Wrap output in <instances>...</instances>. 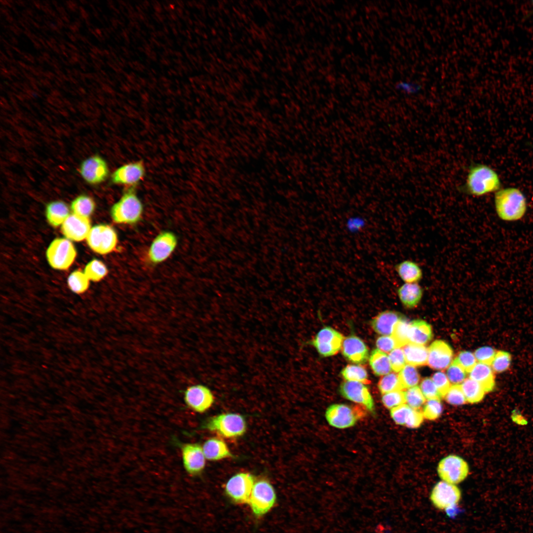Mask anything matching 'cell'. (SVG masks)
I'll return each mask as SVG.
<instances>
[{
	"instance_id": "bcb514c9",
	"label": "cell",
	"mask_w": 533,
	"mask_h": 533,
	"mask_svg": "<svg viewBox=\"0 0 533 533\" xmlns=\"http://www.w3.org/2000/svg\"><path fill=\"white\" fill-rule=\"evenodd\" d=\"M391 368L395 372H400L406 365V361L403 349L396 348L389 355Z\"/></svg>"
},
{
	"instance_id": "d6986e66",
	"label": "cell",
	"mask_w": 533,
	"mask_h": 533,
	"mask_svg": "<svg viewBox=\"0 0 533 533\" xmlns=\"http://www.w3.org/2000/svg\"><path fill=\"white\" fill-rule=\"evenodd\" d=\"M88 218L76 214L70 215L62 225L61 230L68 239L80 241L86 238L90 231Z\"/></svg>"
},
{
	"instance_id": "8992f818",
	"label": "cell",
	"mask_w": 533,
	"mask_h": 533,
	"mask_svg": "<svg viewBox=\"0 0 533 533\" xmlns=\"http://www.w3.org/2000/svg\"><path fill=\"white\" fill-rule=\"evenodd\" d=\"M363 407H352L343 404H334L329 406L326 412L325 418L329 424L333 427L344 429L351 427L365 415Z\"/></svg>"
},
{
	"instance_id": "4dcf8cb0",
	"label": "cell",
	"mask_w": 533,
	"mask_h": 533,
	"mask_svg": "<svg viewBox=\"0 0 533 533\" xmlns=\"http://www.w3.org/2000/svg\"><path fill=\"white\" fill-rule=\"evenodd\" d=\"M461 387L466 402L469 403L474 404L481 402L486 393L484 388L479 383L470 378L466 379L461 383Z\"/></svg>"
},
{
	"instance_id": "1f68e13d",
	"label": "cell",
	"mask_w": 533,
	"mask_h": 533,
	"mask_svg": "<svg viewBox=\"0 0 533 533\" xmlns=\"http://www.w3.org/2000/svg\"><path fill=\"white\" fill-rule=\"evenodd\" d=\"M95 207V203L93 198L85 194L76 197L71 204L73 214L87 218L93 213Z\"/></svg>"
},
{
	"instance_id": "d590c367",
	"label": "cell",
	"mask_w": 533,
	"mask_h": 533,
	"mask_svg": "<svg viewBox=\"0 0 533 533\" xmlns=\"http://www.w3.org/2000/svg\"><path fill=\"white\" fill-rule=\"evenodd\" d=\"M411 322L404 317L395 325L392 336L395 340L398 348L404 346L408 343L409 331Z\"/></svg>"
},
{
	"instance_id": "f1b7e54d",
	"label": "cell",
	"mask_w": 533,
	"mask_h": 533,
	"mask_svg": "<svg viewBox=\"0 0 533 533\" xmlns=\"http://www.w3.org/2000/svg\"><path fill=\"white\" fill-rule=\"evenodd\" d=\"M403 350L408 364L419 366L427 364L428 349L424 345L408 343Z\"/></svg>"
},
{
	"instance_id": "d6a6232c",
	"label": "cell",
	"mask_w": 533,
	"mask_h": 533,
	"mask_svg": "<svg viewBox=\"0 0 533 533\" xmlns=\"http://www.w3.org/2000/svg\"><path fill=\"white\" fill-rule=\"evenodd\" d=\"M108 270L106 265L101 261L94 259L88 263L85 267L84 273L89 279L93 281H99L108 274Z\"/></svg>"
},
{
	"instance_id": "d4e9b609",
	"label": "cell",
	"mask_w": 533,
	"mask_h": 533,
	"mask_svg": "<svg viewBox=\"0 0 533 533\" xmlns=\"http://www.w3.org/2000/svg\"><path fill=\"white\" fill-rule=\"evenodd\" d=\"M469 378L479 383L486 393L493 391L495 388V376L490 365L479 362L476 363L469 373Z\"/></svg>"
},
{
	"instance_id": "7c38bea8",
	"label": "cell",
	"mask_w": 533,
	"mask_h": 533,
	"mask_svg": "<svg viewBox=\"0 0 533 533\" xmlns=\"http://www.w3.org/2000/svg\"><path fill=\"white\" fill-rule=\"evenodd\" d=\"M177 238L171 231H165L158 234L152 242L148 252L150 261L158 264L167 260L175 250Z\"/></svg>"
},
{
	"instance_id": "2e32d148",
	"label": "cell",
	"mask_w": 533,
	"mask_h": 533,
	"mask_svg": "<svg viewBox=\"0 0 533 533\" xmlns=\"http://www.w3.org/2000/svg\"><path fill=\"white\" fill-rule=\"evenodd\" d=\"M179 446L186 472L191 476L201 473L205 468L206 459L202 446L197 443L180 444Z\"/></svg>"
},
{
	"instance_id": "7bdbcfd3",
	"label": "cell",
	"mask_w": 533,
	"mask_h": 533,
	"mask_svg": "<svg viewBox=\"0 0 533 533\" xmlns=\"http://www.w3.org/2000/svg\"><path fill=\"white\" fill-rule=\"evenodd\" d=\"M383 405L391 409L399 405L405 404L404 391L396 390L383 394L381 398Z\"/></svg>"
},
{
	"instance_id": "f5cc1de1",
	"label": "cell",
	"mask_w": 533,
	"mask_h": 533,
	"mask_svg": "<svg viewBox=\"0 0 533 533\" xmlns=\"http://www.w3.org/2000/svg\"><path fill=\"white\" fill-rule=\"evenodd\" d=\"M424 419L422 411L412 408L405 426L411 428H418L420 426Z\"/></svg>"
},
{
	"instance_id": "9f6ffc18",
	"label": "cell",
	"mask_w": 533,
	"mask_h": 533,
	"mask_svg": "<svg viewBox=\"0 0 533 533\" xmlns=\"http://www.w3.org/2000/svg\"><path fill=\"white\" fill-rule=\"evenodd\" d=\"M532 5H533V1H532Z\"/></svg>"
},
{
	"instance_id": "9a60e30c",
	"label": "cell",
	"mask_w": 533,
	"mask_h": 533,
	"mask_svg": "<svg viewBox=\"0 0 533 533\" xmlns=\"http://www.w3.org/2000/svg\"><path fill=\"white\" fill-rule=\"evenodd\" d=\"M145 174L143 162L134 161L118 167L112 173L111 180L115 185L134 187L143 179Z\"/></svg>"
},
{
	"instance_id": "ee69618b",
	"label": "cell",
	"mask_w": 533,
	"mask_h": 533,
	"mask_svg": "<svg viewBox=\"0 0 533 533\" xmlns=\"http://www.w3.org/2000/svg\"><path fill=\"white\" fill-rule=\"evenodd\" d=\"M445 400L453 405H461L466 402L460 385H452L444 396Z\"/></svg>"
},
{
	"instance_id": "681fc988",
	"label": "cell",
	"mask_w": 533,
	"mask_h": 533,
	"mask_svg": "<svg viewBox=\"0 0 533 533\" xmlns=\"http://www.w3.org/2000/svg\"><path fill=\"white\" fill-rule=\"evenodd\" d=\"M431 379L437 388L442 397H444L451 387V383L443 372H438L434 373Z\"/></svg>"
},
{
	"instance_id": "4fadbf2b",
	"label": "cell",
	"mask_w": 533,
	"mask_h": 533,
	"mask_svg": "<svg viewBox=\"0 0 533 533\" xmlns=\"http://www.w3.org/2000/svg\"><path fill=\"white\" fill-rule=\"evenodd\" d=\"M186 404L193 411L203 413L213 404L215 397L211 390L203 384L190 386L184 391Z\"/></svg>"
},
{
	"instance_id": "7dc6e473",
	"label": "cell",
	"mask_w": 533,
	"mask_h": 533,
	"mask_svg": "<svg viewBox=\"0 0 533 533\" xmlns=\"http://www.w3.org/2000/svg\"><path fill=\"white\" fill-rule=\"evenodd\" d=\"M411 409L406 403L399 405L390 410V416L396 424L405 425Z\"/></svg>"
},
{
	"instance_id": "836d02e7",
	"label": "cell",
	"mask_w": 533,
	"mask_h": 533,
	"mask_svg": "<svg viewBox=\"0 0 533 533\" xmlns=\"http://www.w3.org/2000/svg\"><path fill=\"white\" fill-rule=\"evenodd\" d=\"M342 376L348 381L369 383L368 374L364 368L359 365H348L341 372Z\"/></svg>"
},
{
	"instance_id": "b9f144b4",
	"label": "cell",
	"mask_w": 533,
	"mask_h": 533,
	"mask_svg": "<svg viewBox=\"0 0 533 533\" xmlns=\"http://www.w3.org/2000/svg\"><path fill=\"white\" fill-rule=\"evenodd\" d=\"M447 377L453 385H460L466 377V372L454 359L447 370Z\"/></svg>"
},
{
	"instance_id": "5b68a950",
	"label": "cell",
	"mask_w": 533,
	"mask_h": 533,
	"mask_svg": "<svg viewBox=\"0 0 533 533\" xmlns=\"http://www.w3.org/2000/svg\"><path fill=\"white\" fill-rule=\"evenodd\" d=\"M276 495L272 484L262 479L255 482L248 503L253 515L260 518L269 512L276 502Z\"/></svg>"
},
{
	"instance_id": "8fae6325",
	"label": "cell",
	"mask_w": 533,
	"mask_h": 533,
	"mask_svg": "<svg viewBox=\"0 0 533 533\" xmlns=\"http://www.w3.org/2000/svg\"><path fill=\"white\" fill-rule=\"evenodd\" d=\"M461 493L455 484L441 481L433 488L430 498L434 506L440 510H447L457 504Z\"/></svg>"
},
{
	"instance_id": "f35d334b",
	"label": "cell",
	"mask_w": 533,
	"mask_h": 533,
	"mask_svg": "<svg viewBox=\"0 0 533 533\" xmlns=\"http://www.w3.org/2000/svg\"><path fill=\"white\" fill-rule=\"evenodd\" d=\"M405 403L414 409H419L425 403L426 398L418 386L408 388L404 391Z\"/></svg>"
},
{
	"instance_id": "f907efd6",
	"label": "cell",
	"mask_w": 533,
	"mask_h": 533,
	"mask_svg": "<svg viewBox=\"0 0 533 533\" xmlns=\"http://www.w3.org/2000/svg\"><path fill=\"white\" fill-rule=\"evenodd\" d=\"M496 351L490 346H484L478 348L474 353L476 360L481 363L491 365Z\"/></svg>"
},
{
	"instance_id": "ac0fdd59",
	"label": "cell",
	"mask_w": 533,
	"mask_h": 533,
	"mask_svg": "<svg viewBox=\"0 0 533 533\" xmlns=\"http://www.w3.org/2000/svg\"><path fill=\"white\" fill-rule=\"evenodd\" d=\"M340 391L345 398L358 404L370 412L374 411L373 398L368 388L363 383L347 381L341 384Z\"/></svg>"
},
{
	"instance_id": "db71d44e",
	"label": "cell",
	"mask_w": 533,
	"mask_h": 533,
	"mask_svg": "<svg viewBox=\"0 0 533 533\" xmlns=\"http://www.w3.org/2000/svg\"><path fill=\"white\" fill-rule=\"evenodd\" d=\"M395 87L399 91L408 94H416L422 88L419 84L409 81L399 82L396 84Z\"/></svg>"
},
{
	"instance_id": "277c9868",
	"label": "cell",
	"mask_w": 533,
	"mask_h": 533,
	"mask_svg": "<svg viewBox=\"0 0 533 533\" xmlns=\"http://www.w3.org/2000/svg\"><path fill=\"white\" fill-rule=\"evenodd\" d=\"M202 427L215 432L226 438H235L243 435L246 430L244 418L236 413H224L209 419Z\"/></svg>"
},
{
	"instance_id": "ab89813d",
	"label": "cell",
	"mask_w": 533,
	"mask_h": 533,
	"mask_svg": "<svg viewBox=\"0 0 533 533\" xmlns=\"http://www.w3.org/2000/svg\"><path fill=\"white\" fill-rule=\"evenodd\" d=\"M443 411V405L440 399L427 400L422 409L424 418L434 420L440 417Z\"/></svg>"
},
{
	"instance_id": "8d00e7d4",
	"label": "cell",
	"mask_w": 533,
	"mask_h": 533,
	"mask_svg": "<svg viewBox=\"0 0 533 533\" xmlns=\"http://www.w3.org/2000/svg\"><path fill=\"white\" fill-rule=\"evenodd\" d=\"M378 387L382 394L403 389L398 375L394 373H389L381 377L379 381Z\"/></svg>"
},
{
	"instance_id": "ba28073f",
	"label": "cell",
	"mask_w": 533,
	"mask_h": 533,
	"mask_svg": "<svg viewBox=\"0 0 533 533\" xmlns=\"http://www.w3.org/2000/svg\"><path fill=\"white\" fill-rule=\"evenodd\" d=\"M76 250L68 239L56 238L50 244L46 251L49 265L58 269H68L74 262Z\"/></svg>"
},
{
	"instance_id": "44dd1931",
	"label": "cell",
	"mask_w": 533,
	"mask_h": 533,
	"mask_svg": "<svg viewBox=\"0 0 533 533\" xmlns=\"http://www.w3.org/2000/svg\"><path fill=\"white\" fill-rule=\"evenodd\" d=\"M342 350L343 356L353 363H364L369 358L367 346L355 336H350L343 341Z\"/></svg>"
},
{
	"instance_id": "603a6c76",
	"label": "cell",
	"mask_w": 533,
	"mask_h": 533,
	"mask_svg": "<svg viewBox=\"0 0 533 533\" xmlns=\"http://www.w3.org/2000/svg\"><path fill=\"white\" fill-rule=\"evenodd\" d=\"M202 448L205 457L208 460L217 461L233 457L226 443L218 438L207 439Z\"/></svg>"
},
{
	"instance_id": "ffe728a7",
	"label": "cell",
	"mask_w": 533,
	"mask_h": 533,
	"mask_svg": "<svg viewBox=\"0 0 533 533\" xmlns=\"http://www.w3.org/2000/svg\"><path fill=\"white\" fill-rule=\"evenodd\" d=\"M427 364L436 370H444L451 364L453 351L451 346L441 340L433 342L428 349Z\"/></svg>"
},
{
	"instance_id": "e575fe53",
	"label": "cell",
	"mask_w": 533,
	"mask_h": 533,
	"mask_svg": "<svg viewBox=\"0 0 533 533\" xmlns=\"http://www.w3.org/2000/svg\"><path fill=\"white\" fill-rule=\"evenodd\" d=\"M398 377L403 389L417 386L420 379L416 368L408 364L400 371Z\"/></svg>"
},
{
	"instance_id": "c3c4849f",
	"label": "cell",
	"mask_w": 533,
	"mask_h": 533,
	"mask_svg": "<svg viewBox=\"0 0 533 533\" xmlns=\"http://www.w3.org/2000/svg\"><path fill=\"white\" fill-rule=\"evenodd\" d=\"M455 360L466 373H470L477 363L475 355L471 352L466 351L459 353Z\"/></svg>"
},
{
	"instance_id": "3957f363",
	"label": "cell",
	"mask_w": 533,
	"mask_h": 533,
	"mask_svg": "<svg viewBox=\"0 0 533 533\" xmlns=\"http://www.w3.org/2000/svg\"><path fill=\"white\" fill-rule=\"evenodd\" d=\"M143 204L137 195L134 187H129L120 199L111 207L110 214L113 221L118 224L134 225L141 219Z\"/></svg>"
},
{
	"instance_id": "484cf974",
	"label": "cell",
	"mask_w": 533,
	"mask_h": 533,
	"mask_svg": "<svg viewBox=\"0 0 533 533\" xmlns=\"http://www.w3.org/2000/svg\"><path fill=\"white\" fill-rule=\"evenodd\" d=\"M399 298L404 306L413 308L420 302L423 289L419 283H404L397 289Z\"/></svg>"
},
{
	"instance_id": "9c48e42d",
	"label": "cell",
	"mask_w": 533,
	"mask_h": 533,
	"mask_svg": "<svg viewBox=\"0 0 533 533\" xmlns=\"http://www.w3.org/2000/svg\"><path fill=\"white\" fill-rule=\"evenodd\" d=\"M253 476L248 472L237 473L231 477L225 486L226 495L235 504L248 501L254 483Z\"/></svg>"
},
{
	"instance_id": "6da1fadb",
	"label": "cell",
	"mask_w": 533,
	"mask_h": 533,
	"mask_svg": "<svg viewBox=\"0 0 533 533\" xmlns=\"http://www.w3.org/2000/svg\"><path fill=\"white\" fill-rule=\"evenodd\" d=\"M500 181L496 172L487 165L471 163L468 167L465 182L457 187V190L464 194L481 196L498 191Z\"/></svg>"
},
{
	"instance_id": "816d5d0a",
	"label": "cell",
	"mask_w": 533,
	"mask_h": 533,
	"mask_svg": "<svg viewBox=\"0 0 533 533\" xmlns=\"http://www.w3.org/2000/svg\"><path fill=\"white\" fill-rule=\"evenodd\" d=\"M379 349L383 352H391L398 348L396 342L392 336H382L379 337L376 341Z\"/></svg>"
},
{
	"instance_id": "11a10c76",
	"label": "cell",
	"mask_w": 533,
	"mask_h": 533,
	"mask_svg": "<svg viewBox=\"0 0 533 533\" xmlns=\"http://www.w3.org/2000/svg\"><path fill=\"white\" fill-rule=\"evenodd\" d=\"M512 418L514 421L516 422L518 424H525L527 422V421L525 420V418L519 414L513 413L512 416Z\"/></svg>"
},
{
	"instance_id": "7402d4cb",
	"label": "cell",
	"mask_w": 533,
	"mask_h": 533,
	"mask_svg": "<svg viewBox=\"0 0 533 533\" xmlns=\"http://www.w3.org/2000/svg\"><path fill=\"white\" fill-rule=\"evenodd\" d=\"M404 316L392 311H385L379 313L371 322L375 332L384 336L392 335L396 324Z\"/></svg>"
},
{
	"instance_id": "30bf717a",
	"label": "cell",
	"mask_w": 533,
	"mask_h": 533,
	"mask_svg": "<svg viewBox=\"0 0 533 533\" xmlns=\"http://www.w3.org/2000/svg\"><path fill=\"white\" fill-rule=\"evenodd\" d=\"M469 471L467 462L455 455H450L442 458L437 467V472L442 480L455 485L463 481Z\"/></svg>"
},
{
	"instance_id": "60d3db41",
	"label": "cell",
	"mask_w": 533,
	"mask_h": 533,
	"mask_svg": "<svg viewBox=\"0 0 533 533\" xmlns=\"http://www.w3.org/2000/svg\"><path fill=\"white\" fill-rule=\"evenodd\" d=\"M511 362L510 354L508 352L500 350L496 351L491 365L494 372L498 373H502L509 369Z\"/></svg>"
},
{
	"instance_id": "7a4b0ae2",
	"label": "cell",
	"mask_w": 533,
	"mask_h": 533,
	"mask_svg": "<svg viewBox=\"0 0 533 533\" xmlns=\"http://www.w3.org/2000/svg\"><path fill=\"white\" fill-rule=\"evenodd\" d=\"M495 205L498 216L506 221L520 220L527 210V202L523 193L515 188H507L497 191Z\"/></svg>"
},
{
	"instance_id": "5bb4252c",
	"label": "cell",
	"mask_w": 533,
	"mask_h": 533,
	"mask_svg": "<svg viewBox=\"0 0 533 533\" xmlns=\"http://www.w3.org/2000/svg\"><path fill=\"white\" fill-rule=\"evenodd\" d=\"M79 173L87 183L97 185L105 181L108 177L109 170L106 160L98 155L90 156L80 164Z\"/></svg>"
},
{
	"instance_id": "4316f807",
	"label": "cell",
	"mask_w": 533,
	"mask_h": 533,
	"mask_svg": "<svg viewBox=\"0 0 533 533\" xmlns=\"http://www.w3.org/2000/svg\"><path fill=\"white\" fill-rule=\"evenodd\" d=\"M432 337L431 326L426 322L418 319L411 322L409 331V343L423 345L429 342Z\"/></svg>"
},
{
	"instance_id": "e0dca14e",
	"label": "cell",
	"mask_w": 533,
	"mask_h": 533,
	"mask_svg": "<svg viewBox=\"0 0 533 533\" xmlns=\"http://www.w3.org/2000/svg\"><path fill=\"white\" fill-rule=\"evenodd\" d=\"M343 338L342 335L327 327L321 329L312 341V344L320 354L324 356L335 355L342 346Z\"/></svg>"
},
{
	"instance_id": "cb8c5ba5",
	"label": "cell",
	"mask_w": 533,
	"mask_h": 533,
	"mask_svg": "<svg viewBox=\"0 0 533 533\" xmlns=\"http://www.w3.org/2000/svg\"><path fill=\"white\" fill-rule=\"evenodd\" d=\"M394 269L404 283H419L423 277L421 268L412 260H406L397 264Z\"/></svg>"
},
{
	"instance_id": "74e56055",
	"label": "cell",
	"mask_w": 533,
	"mask_h": 533,
	"mask_svg": "<svg viewBox=\"0 0 533 533\" xmlns=\"http://www.w3.org/2000/svg\"><path fill=\"white\" fill-rule=\"evenodd\" d=\"M89 279L84 272L79 270L73 272L68 278L70 289L76 293L85 292L89 286Z\"/></svg>"
},
{
	"instance_id": "83f0119b",
	"label": "cell",
	"mask_w": 533,
	"mask_h": 533,
	"mask_svg": "<svg viewBox=\"0 0 533 533\" xmlns=\"http://www.w3.org/2000/svg\"><path fill=\"white\" fill-rule=\"evenodd\" d=\"M45 213L48 223L54 227L62 225L70 215L68 206L62 201H54L48 203Z\"/></svg>"
},
{
	"instance_id": "f6af8a7d",
	"label": "cell",
	"mask_w": 533,
	"mask_h": 533,
	"mask_svg": "<svg viewBox=\"0 0 533 533\" xmlns=\"http://www.w3.org/2000/svg\"><path fill=\"white\" fill-rule=\"evenodd\" d=\"M419 387L427 400L440 399L442 398L437 388L431 378H426L424 379L421 381Z\"/></svg>"
},
{
	"instance_id": "52a82bcc",
	"label": "cell",
	"mask_w": 533,
	"mask_h": 533,
	"mask_svg": "<svg viewBox=\"0 0 533 533\" xmlns=\"http://www.w3.org/2000/svg\"><path fill=\"white\" fill-rule=\"evenodd\" d=\"M89 247L99 254H109L114 250L117 244V235L114 228L108 225L94 226L86 238Z\"/></svg>"
},
{
	"instance_id": "f546056e",
	"label": "cell",
	"mask_w": 533,
	"mask_h": 533,
	"mask_svg": "<svg viewBox=\"0 0 533 533\" xmlns=\"http://www.w3.org/2000/svg\"><path fill=\"white\" fill-rule=\"evenodd\" d=\"M369 363L374 374L377 376L386 375L389 374L391 371L388 355L379 349L372 351Z\"/></svg>"
}]
</instances>
